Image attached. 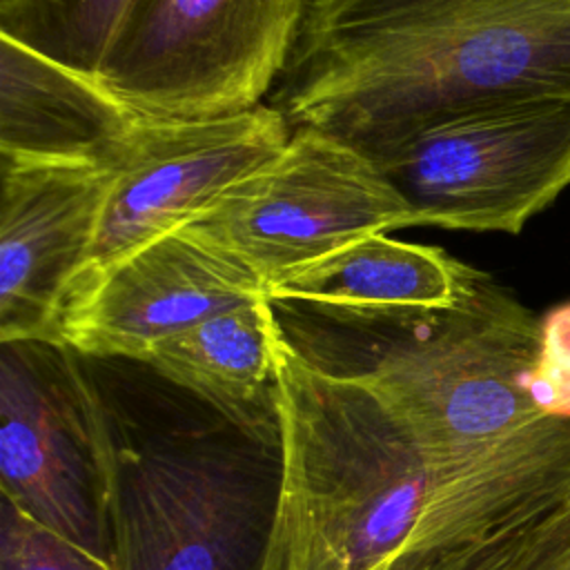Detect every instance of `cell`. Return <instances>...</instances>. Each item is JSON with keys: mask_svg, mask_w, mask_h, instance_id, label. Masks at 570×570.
I'll list each match as a JSON object with an SVG mask.
<instances>
[{"mask_svg": "<svg viewBox=\"0 0 570 570\" xmlns=\"http://www.w3.org/2000/svg\"><path fill=\"white\" fill-rule=\"evenodd\" d=\"M274 376L285 570H381L463 514L512 434L436 463L367 383L314 365L281 327Z\"/></svg>", "mask_w": 570, "mask_h": 570, "instance_id": "6da1fadb", "label": "cell"}, {"mask_svg": "<svg viewBox=\"0 0 570 570\" xmlns=\"http://www.w3.org/2000/svg\"><path fill=\"white\" fill-rule=\"evenodd\" d=\"M272 307L298 354L367 383L436 463L550 416L537 390L541 316L485 272L452 307Z\"/></svg>", "mask_w": 570, "mask_h": 570, "instance_id": "7a4b0ae2", "label": "cell"}, {"mask_svg": "<svg viewBox=\"0 0 570 570\" xmlns=\"http://www.w3.org/2000/svg\"><path fill=\"white\" fill-rule=\"evenodd\" d=\"M109 428L116 570H285L278 425Z\"/></svg>", "mask_w": 570, "mask_h": 570, "instance_id": "3957f363", "label": "cell"}, {"mask_svg": "<svg viewBox=\"0 0 570 570\" xmlns=\"http://www.w3.org/2000/svg\"><path fill=\"white\" fill-rule=\"evenodd\" d=\"M370 158L414 227L519 234L570 187V100L461 109Z\"/></svg>", "mask_w": 570, "mask_h": 570, "instance_id": "277c9868", "label": "cell"}, {"mask_svg": "<svg viewBox=\"0 0 570 570\" xmlns=\"http://www.w3.org/2000/svg\"><path fill=\"white\" fill-rule=\"evenodd\" d=\"M309 0H140L98 80L151 118L205 120L263 105Z\"/></svg>", "mask_w": 570, "mask_h": 570, "instance_id": "5b68a950", "label": "cell"}, {"mask_svg": "<svg viewBox=\"0 0 570 570\" xmlns=\"http://www.w3.org/2000/svg\"><path fill=\"white\" fill-rule=\"evenodd\" d=\"M0 347L2 497L111 561L114 441L105 394L62 343Z\"/></svg>", "mask_w": 570, "mask_h": 570, "instance_id": "8992f818", "label": "cell"}, {"mask_svg": "<svg viewBox=\"0 0 570 570\" xmlns=\"http://www.w3.org/2000/svg\"><path fill=\"white\" fill-rule=\"evenodd\" d=\"M243 263L265 287L367 234L414 227L376 163L325 131L292 129L287 145L185 225Z\"/></svg>", "mask_w": 570, "mask_h": 570, "instance_id": "52a82bcc", "label": "cell"}, {"mask_svg": "<svg viewBox=\"0 0 570 570\" xmlns=\"http://www.w3.org/2000/svg\"><path fill=\"white\" fill-rule=\"evenodd\" d=\"M289 134L269 102L205 120L149 116L114 171L98 234L65 305L136 249L207 212L232 185L272 160Z\"/></svg>", "mask_w": 570, "mask_h": 570, "instance_id": "ba28073f", "label": "cell"}, {"mask_svg": "<svg viewBox=\"0 0 570 570\" xmlns=\"http://www.w3.org/2000/svg\"><path fill=\"white\" fill-rule=\"evenodd\" d=\"M258 298L265 287L243 263L180 227L76 294L60 316V343L85 358L142 363L163 338Z\"/></svg>", "mask_w": 570, "mask_h": 570, "instance_id": "9c48e42d", "label": "cell"}, {"mask_svg": "<svg viewBox=\"0 0 570 570\" xmlns=\"http://www.w3.org/2000/svg\"><path fill=\"white\" fill-rule=\"evenodd\" d=\"M111 167L0 160V343H60V316L114 180Z\"/></svg>", "mask_w": 570, "mask_h": 570, "instance_id": "30bf717a", "label": "cell"}, {"mask_svg": "<svg viewBox=\"0 0 570 570\" xmlns=\"http://www.w3.org/2000/svg\"><path fill=\"white\" fill-rule=\"evenodd\" d=\"M149 116L0 36V160L116 169Z\"/></svg>", "mask_w": 570, "mask_h": 570, "instance_id": "8fae6325", "label": "cell"}, {"mask_svg": "<svg viewBox=\"0 0 570 570\" xmlns=\"http://www.w3.org/2000/svg\"><path fill=\"white\" fill-rule=\"evenodd\" d=\"M481 269L441 247L405 243L381 234L361 236L292 272L265 296L323 309H439L456 305Z\"/></svg>", "mask_w": 570, "mask_h": 570, "instance_id": "7c38bea8", "label": "cell"}, {"mask_svg": "<svg viewBox=\"0 0 570 570\" xmlns=\"http://www.w3.org/2000/svg\"><path fill=\"white\" fill-rule=\"evenodd\" d=\"M267 298L209 316L156 343L142 365L247 425H278L274 341Z\"/></svg>", "mask_w": 570, "mask_h": 570, "instance_id": "4fadbf2b", "label": "cell"}, {"mask_svg": "<svg viewBox=\"0 0 570 570\" xmlns=\"http://www.w3.org/2000/svg\"><path fill=\"white\" fill-rule=\"evenodd\" d=\"M138 4L140 0H0V36L98 78Z\"/></svg>", "mask_w": 570, "mask_h": 570, "instance_id": "5bb4252c", "label": "cell"}, {"mask_svg": "<svg viewBox=\"0 0 570 570\" xmlns=\"http://www.w3.org/2000/svg\"><path fill=\"white\" fill-rule=\"evenodd\" d=\"M570 550V499L479 541L403 552L381 570H541Z\"/></svg>", "mask_w": 570, "mask_h": 570, "instance_id": "9a60e30c", "label": "cell"}, {"mask_svg": "<svg viewBox=\"0 0 570 570\" xmlns=\"http://www.w3.org/2000/svg\"><path fill=\"white\" fill-rule=\"evenodd\" d=\"M0 570H116L71 539L49 530L2 497Z\"/></svg>", "mask_w": 570, "mask_h": 570, "instance_id": "2e32d148", "label": "cell"}, {"mask_svg": "<svg viewBox=\"0 0 570 570\" xmlns=\"http://www.w3.org/2000/svg\"><path fill=\"white\" fill-rule=\"evenodd\" d=\"M537 390L548 414H570V303L541 316Z\"/></svg>", "mask_w": 570, "mask_h": 570, "instance_id": "e0dca14e", "label": "cell"}, {"mask_svg": "<svg viewBox=\"0 0 570 570\" xmlns=\"http://www.w3.org/2000/svg\"><path fill=\"white\" fill-rule=\"evenodd\" d=\"M543 570H570V550L563 557H559L557 561L548 563Z\"/></svg>", "mask_w": 570, "mask_h": 570, "instance_id": "ac0fdd59", "label": "cell"}]
</instances>
